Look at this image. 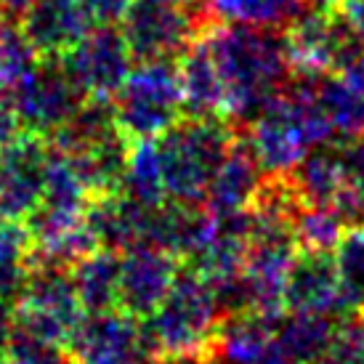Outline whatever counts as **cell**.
<instances>
[{
  "label": "cell",
  "mask_w": 364,
  "mask_h": 364,
  "mask_svg": "<svg viewBox=\"0 0 364 364\" xmlns=\"http://www.w3.org/2000/svg\"><path fill=\"white\" fill-rule=\"evenodd\" d=\"M203 38L223 80V117L242 131L293 75L284 30L215 21Z\"/></svg>",
  "instance_id": "6da1fadb"
},
{
  "label": "cell",
  "mask_w": 364,
  "mask_h": 364,
  "mask_svg": "<svg viewBox=\"0 0 364 364\" xmlns=\"http://www.w3.org/2000/svg\"><path fill=\"white\" fill-rule=\"evenodd\" d=\"M240 136L226 117H189L171 125L154 139L165 194L173 203L205 205L208 186Z\"/></svg>",
  "instance_id": "7a4b0ae2"
},
{
  "label": "cell",
  "mask_w": 364,
  "mask_h": 364,
  "mask_svg": "<svg viewBox=\"0 0 364 364\" xmlns=\"http://www.w3.org/2000/svg\"><path fill=\"white\" fill-rule=\"evenodd\" d=\"M221 322L210 282L189 263H181L171 293L154 314L141 319V333L152 359L203 354Z\"/></svg>",
  "instance_id": "3957f363"
},
{
  "label": "cell",
  "mask_w": 364,
  "mask_h": 364,
  "mask_svg": "<svg viewBox=\"0 0 364 364\" xmlns=\"http://www.w3.org/2000/svg\"><path fill=\"white\" fill-rule=\"evenodd\" d=\"M114 114L131 141L157 139L183 114L181 75L173 61H139L114 93Z\"/></svg>",
  "instance_id": "277c9868"
},
{
  "label": "cell",
  "mask_w": 364,
  "mask_h": 364,
  "mask_svg": "<svg viewBox=\"0 0 364 364\" xmlns=\"http://www.w3.org/2000/svg\"><path fill=\"white\" fill-rule=\"evenodd\" d=\"M122 35L128 41L133 61H176L203 32V21L189 6L162 3V0H133L122 16Z\"/></svg>",
  "instance_id": "5b68a950"
},
{
  "label": "cell",
  "mask_w": 364,
  "mask_h": 364,
  "mask_svg": "<svg viewBox=\"0 0 364 364\" xmlns=\"http://www.w3.org/2000/svg\"><path fill=\"white\" fill-rule=\"evenodd\" d=\"M88 96L64 70L61 56H46L24 75L16 85L9 88V102L19 117L21 128L41 136H51L77 112Z\"/></svg>",
  "instance_id": "8992f818"
},
{
  "label": "cell",
  "mask_w": 364,
  "mask_h": 364,
  "mask_svg": "<svg viewBox=\"0 0 364 364\" xmlns=\"http://www.w3.org/2000/svg\"><path fill=\"white\" fill-rule=\"evenodd\" d=\"M82 316L85 311L72 282L70 266L35 263L19 301L14 304V322L67 343Z\"/></svg>",
  "instance_id": "52a82bcc"
},
{
  "label": "cell",
  "mask_w": 364,
  "mask_h": 364,
  "mask_svg": "<svg viewBox=\"0 0 364 364\" xmlns=\"http://www.w3.org/2000/svg\"><path fill=\"white\" fill-rule=\"evenodd\" d=\"M72 364H149L152 354L141 333V319L112 311L85 314L67 341Z\"/></svg>",
  "instance_id": "ba28073f"
},
{
  "label": "cell",
  "mask_w": 364,
  "mask_h": 364,
  "mask_svg": "<svg viewBox=\"0 0 364 364\" xmlns=\"http://www.w3.org/2000/svg\"><path fill=\"white\" fill-rule=\"evenodd\" d=\"M61 64L85 96L114 99L133 70V53L122 27L96 24L75 48L61 56Z\"/></svg>",
  "instance_id": "9c48e42d"
},
{
  "label": "cell",
  "mask_w": 364,
  "mask_h": 364,
  "mask_svg": "<svg viewBox=\"0 0 364 364\" xmlns=\"http://www.w3.org/2000/svg\"><path fill=\"white\" fill-rule=\"evenodd\" d=\"M48 154V139L32 131H21L0 152V221H27L41 205Z\"/></svg>",
  "instance_id": "30bf717a"
},
{
  "label": "cell",
  "mask_w": 364,
  "mask_h": 364,
  "mask_svg": "<svg viewBox=\"0 0 364 364\" xmlns=\"http://www.w3.org/2000/svg\"><path fill=\"white\" fill-rule=\"evenodd\" d=\"M284 311L290 314H327L338 322L359 316V309L346 295L335 253L295 255L284 282Z\"/></svg>",
  "instance_id": "8fae6325"
},
{
  "label": "cell",
  "mask_w": 364,
  "mask_h": 364,
  "mask_svg": "<svg viewBox=\"0 0 364 364\" xmlns=\"http://www.w3.org/2000/svg\"><path fill=\"white\" fill-rule=\"evenodd\" d=\"M181 261L154 245H136L122 253L117 309L136 319H146L160 309L178 277Z\"/></svg>",
  "instance_id": "7c38bea8"
},
{
  "label": "cell",
  "mask_w": 364,
  "mask_h": 364,
  "mask_svg": "<svg viewBox=\"0 0 364 364\" xmlns=\"http://www.w3.org/2000/svg\"><path fill=\"white\" fill-rule=\"evenodd\" d=\"M19 21L41 59L64 56L96 27L85 0H32Z\"/></svg>",
  "instance_id": "4fadbf2b"
},
{
  "label": "cell",
  "mask_w": 364,
  "mask_h": 364,
  "mask_svg": "<svg viewBox=\"0 0 364 364\" xmlns=\"http://www.w3.org/2000/svg\"><path fill=\"white\" fill-rule=\"evenodd\" d=\"M263 176H266V171L261 168L255 152L250 149L245 133L240 131L234 146L223 157V162L218 165L215 176H213L210 186H208L205 208L210 213H215V215L250 208L255 192H258V186L263 181Z\"/></svg>",
  "instance_id": "5bb4252c"
},
{
  "label": "cell",
  "mask_w": 364,
  "mask_h": 364,
  "mask_svg": "<svg viewBox=\"0 0 364 364\" xmlns=\"http://www.w3.org/2000/svg\"><path fill=\"white\" fill-rule=\"evenodd\" d=\"M178 75H181L183 112L189 117H223V104H226L223 80L203 35L178 59Z\"/></svg>",
  "instance_id": "9a60e30c"
},
{
  "label": "cell",
  "mask_w": 364,
  "mask_h": 364,
  "mask_svg": "<svg viewBox=\"0 0 364 364\" xmlns=\"http://www.w3.org/2000/svg\"><path fill=\"white\" fill-rule=\"evenodd\" d=\"M120 261L122 253L96 247L93 253L72 266V282L85 314H99L117 309L120 293Z\"/></svg>",
  "instance_id": "2e32d148"
},
{
  "label": "cell",
  "mask_w": 364,
  "mask_h": 364,
  "mask_svg": "<svg viewBox=\"0 0 364 364\" xmlns=\"http://www.w3.org/2000/svg\"><path fill=\"white\" fill-rule=\"evenodd\" d=\"M133 141L122 131H114L104 141L93 144L91 149L80 154H70L75 168L80 173L88 194H112L120 192L131 160Z\"/></svg>",
  "instance_id": "e0dca14e"
},
{
  "label": "cell",
  "mask_w": 364,
  "mask_h": 364,
  "mask_svg": "<svg viewBox=\"0 0 364 364\" xmlns=\"http://www.w3.org/2000/svg\"><path fill=\"white\" fill-rule=\"evenodd\" d=\"M210 21L250 24V27H274L287 30L304 11L309 0H189Z\"/></svg>",
  "instance_id": "ac0fdd59"
},
{
  "label": "cell",
  "mask_w": 364,
  "mask_h": 364,
  "mask_svg": "<svg viewBox=\"0 0 364 364\" xmlns=\"http://www.w3.org/2000/svg\"><path fill=\"white\" fill-rule=\"evenodd\" d=\"M114 131H120L117 114H114V99L88 96L70 120L48 136V144L64 154H80L91 149L93 144L104 141Z\"/></svg>",
  "instance_id": "d6986e66"
},
{
  "label": "cell",
  "mask_w": 364,
  "mask_h": 364,
  "mask_svg": "<svg viewBox=\"0 0 364 364\" xmlns=\"http://www.w3.org/2000/svg\"><path fill=\"white\" fill-rule=\"evenodd\" d=\"M338 330V319L327 314H293L277 324L274 346L290 364H316L330 348Z\"/></svg>",
  "instance_id": "ffe728a7"
},
{
  "label": "cell",
  "mask_w": 364,
  "mask_h": 364,
  "mask_svg": "<svg viewBox=\"0 0 364 364\" xmlns=\"http://www.w3.org/2000/svg\"><path fill=\"white\" fill-rule=\"evenodd\" d=\"M333 141L311 146L304 154V160L290 171V178L298 186L306 205H330L346 183L343 168H341Z\"/></svg>",
  "instance_id": "44dd1931"
},
{
  "label": "cell",
  "mask_w": 364,
  "mask_h": 364,
  "mask_svg": "<svg viewBox=\"0 0 364 364\" xmlns=\"http://www.w3.org/2000/svg\"><path fill=\"white\" fill-rule=\"evenodd\" d=\"M314 99L338 136H359L364 131V96L335 72L314 75Z\"/></svg>",
  "instance_id": "7402d4cb"
},
{
  "label": "cell",
  "mask_w": 364,
  "mask_h": 364,
  "mask_svg": "<svg viewBox=\"0 0 364 364\" xmlns=\"http://www.w3.org/2000/svg\"><path fill=\"white\" fill-rule=\"evenodd\" d=\"M32 272V234L21 221H0V298L16 304Z\"/></svg>",
  "instance_id": "603a6c76"
},
{
  "label": "cell",
  "mask_w": 364,
  "mask_h": 364,
  "mask_svg": "<svg viewBox=\"0 0 364 364\" xmlns=\"http://www.w3.org/2000/svg\"><path fill=\"white\" fill-rule=\"evenodd\" d=\"M120 192L128 194L136 203L146 205V208H160L162 203H168L154 139L133 141L131 160H128V171H125V181H122Z\"/></svg>",
  "instance_id": "cb8c5ba5"
},
{
  "label": "cell",
  "mask_w": 364,
  "mask_h": 364,
  "mask_svg": "<svg viewBox=\"0 0 364 364\" xmlns=\"http://www.w3.org/2000/svg\"><path fill=\"white\" fill-rule=\"evenodd\" d=\"M348 223L338 215L333 205H301L293 218V237L301 250L309 253H335Z\"/></svg>",
  "instance_id": "d4e9b609"
},
{
  "label": "cell",
  "mask_w": 364,
  "mask_h": 364,
  "mask_svg": "<svg viewBox=\"0 0 364 364\" xmlns=\"http://www.w3.org/2000/svg\"><path fill=\"white\" fill-rule=\"evenodd\" d=\"M0 359L6 364H72L67 343L14 322Z\"/></svg>",
  "instance_id": "484cf974"
},
{
  "label": "cell",
  "mask_w": 364,
  "mask_h": 364,
  "mask_svg": "<svg viewBox=\"0 0 364 364\" xmlns=\"http://www.w3.org/2000/svg\"><path fill=\"white\" fill-rule=\"evenodd\" d=\"M38 61L41 53L27 41L21 27L6 24V30L0 32V91H9L24 75H30Z\"/></svg>",
  "instance_id": "4316f807"
},
{
  "label": "cell",
  "mask_w": 364,
  "mask_h": 364,
  "mask_svg": "<svg viewBox=\"0 0 364 364\" xmlns=\"http://www.w3.org/2000/svg\"><path fill=\"white\" fill-rule=\"evenodd\" d=\"M335 261L341 272L346 295L354 301V306L364 309V226H351L343 234L341 245L335 247Z\"/></svg>",
  "instance_id": "83f0119b"
},
{
  "label": "cell",
  "mask_w": 364,
  "mask_h": 364,
  "mask_svg": "<svg viewBox=\"0 0 364 364\" xmlns=\"http://www.w3.org/2000/svg\"><path fill=\"white\" fill-rule=\"evenodd\" d=\"M316 364H364V327L359 316L338 322L333 343Z\"/></svg>",
  "instance_id": "f1b7e54d"
},
{
  "label": "cell",
  "mask_w": 364,
  "mask_h": 364,
  "mask_svg": "<svg viewBox=\"0 0 364 364\" xmlns=\"http://www.w3.org/2000/svg\"><path fill=\"white\" fill-rule=\"evenodd\" d=\"M335 152L343 168L346 183H364V139L362 136H338Z\"/></svg>",
  "instance_id": "f546056e"
},
{
  "label": "cell",
  "mask_w": 364,
  "mask_h": 364,
  "mask_svg": "<svg viewBox=\"0 0 364 364\" xmlns=\"http://www.w3.org/2000/svg\"><path fill=\"white\" fill-rule=\"evenodd\" d=\"M133 0H85V6L91 9L96 24H114L125 16V11Z\"/></svg>",
  "instance_id": "4dcf8cb0"
},
{
  "label": "cell",
  "mask_w": 364,
  "mask_h": 364,
  "mask_svg": "<svg viewBox=\"0 0 364 364\" xmlns=\"http://www.w3.org/2000/svg\"><path fill=\"white\" fill-rule=\"evenodd\" d=\"M21 131H24V128H21V122H19V117H16L14 107H11V102L9 99H0V152H3Z\"/></svg>",
  "instance_id": "1f68e13d"
},
{
  "label": "cell",
  "mask_w": 364,
  "mask_h": 364,
  "mask_svg": "<svg viewBox=\"0 0 364 364\" xmlns=\"http://www.w3.org/2000/svg\"><path fill=\"white\" fill-rule=\"evenodd\" d=\"M338 11L351 21V27L364 38V0H341Z\"/></svg>",
  "instance_id": "d6a6232c"
},
{
  "label": "cell",
  "mask_w": 364,
  "mask_h": 364,
  "mask_svg": "<svg viewBox=\"0 0 364 364\" xmlns=\"http://www.w3.org/2000/svg\"><path fill=\"white\" fill-rule=\"evenodd\" d=\"M343 80L348 82L356 93H362L364 96V51L343 70Z\"/></svg>",
  "instance_id": "836d02e7"
},
{
  "label": "cell",
  "mask_w": 364,
  "mask_h": 364,
  "mask_svg": "<svg viewBox=\"0 0 364 364\" xmlns=\"http://www.w3.org/2000/svg\"><path fill=\"white\" fill-rule=\"evenodd\" d=\"M32 0H0V9L6 11V16L11 19H21V14L30 9Z\"/></svg>",
  "instance_id": "e575fe53"
},
{
  "label": "cell",
  "mask_w": 364,
  "mask_h": 364,
  "mask_svg": "<svg viewBox=\"0 0 364 364\" xmlns=\"http://www.w3.org/2000/svg\"><path fill=\"white\" fill-rule=\"evenodd\" d=\"M149 364H205V362L200 354H192V356H160V359H152Z\"/></svg>",
  "instance_id": "d590c367"
},
{
  "label": "cell",
  "mask_w": 364,
  "mask_h": 364,
  "mask_svg": "<svg viewBox=\"0 0 364 364\" xmlns=\"http://www.w3.org/2000/svg\"><path fill=\"white\" fill-rule=\"evenodd\" d=\"M6 30V11L0 9V32Z\"/></svg>",
  "instance_id": "8d00e7d4"
},
{
  "label": "cell",
  "mask_w": 364,
  "mask_h": 364,
  "mask_svg": "<svg viewBox=\"0 0 364 364\" xmlns=\"http://www.w3.org/2000/svg\"><path fill=\"white\" fill-rule=\"evenodd\" d=\"M162 3H178V6H183V3H189V0H162Z\"/></svg>",
  "instance_id": "74e56055"
},
{
  "label": "cell",
  "mask_w": 364,
  "mask_h": 364,
  "mask_svg": "<svg viewBox=\"0 0 364 364\" xmlns=\"http://www.w3.org/2000/svg\"><path fill=\"white\" fill-rule=\"evenodd\" d=\"M359 322H362V327H364V309L359 311Z\"/></svg>",
  "instance_id": "f35d334b"
},
{
  "label": "cell",
  "mask_w": 364,
  "mask_h": 364,
  "mask_svg": "<svg viewBox=\"0 0 364 364\" xmlns=\"http://www.w3.org/2000/svg\"><path fill=\"white\" fill-rule=\"evenodd\" d=\"M0 364H6V362H3V359H0Z\"/></svg>",
  "instance_id": "ab89813d"
},
{
  "label": "cell",
  "mask_w": 364,
  "mask_h": 364,
  "mask_svg": "<svg viewBox=\"0 0 364 364\" xmlns=\"http://www.w3.org/2000/svg\"><path fill=\"white\" fill-rule=\"evenodd\" d=\"M362 226H364V221H362Z\"/></svg>",
  "instance_id": "60d3db41"
}]
</instances>
